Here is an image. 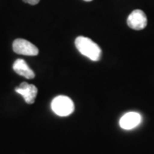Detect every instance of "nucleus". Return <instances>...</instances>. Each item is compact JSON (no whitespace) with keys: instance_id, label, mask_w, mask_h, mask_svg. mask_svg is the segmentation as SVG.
Returning <instances> with one entry per match:
<instances>
[{"instance_id":"1","label":"nucleus","mask_w":154,"mask_h":154,"mask_svg":"<svg viewBox=\"0 0 154 154\" xmlns=\"http://www.w3.org/2000/svg\"><path fill=\"white\" fill-rule=\"evenodd\" d=\"M75 46L77 50L83 56L93 61H99L102 55V51L98 45L91 38L84 36H79L75 39Z\"/></svg>"},{"instance_id":"2","label":"nucleus","mask_w":154,"mask_h":154,"mask_svg":"<svg viewBox=\"0 0 154 154\" xmlns=\"http://www.w3.org/2000/svg\"><path fill=\"white\" fill-rule=\"evenodd\" d=\"M51 109L57 116H67L73 113L75 110V105L70 98L60 95L52 100Z\"/></svg>"},{"instance_id":"3","label":"nucleus","mask_w":154,"mask_h":154,"mask_svg":"<svg viewBox=\"0 0 154 154\" xmlns=\"http://www.w3.org/2000/svg\"><path fill=\"white\" fill-rule=\"evenodd\" d=\"M12 47L13 51L17 54L25 56H37L38 54V48L31 42L23 38L15 39Z\"/></svg>"},{"instance_id":"4","label":"nucleus","mask_w":154,"mask_h":154,"mask_svg":"<svg viewBox=\"0 0 154 154\" xmlns=\"http://www.w3.org/2000/svg\"><path fill=\"white\" fill-rule=\"evenodd\" d=\"M128 26L134 30H142L147 25V18L141 10H134L127 20Z\"/></svg>"},{"instance_id":"5","label":"nucleus","mask_w":154,"mask_h":154,"mask_svg":"<svg viewBox=\"0 0 154 154\" xmlns=\"http://www.w3.org/2000/svg\"><path fill=\"white\" fill-rule=\"evenodd\" d=\"M15 90L17 94L22 95L27 104L32 105L34 103L38 94V88L34 85L28 84L27 82H22L20 84V86L16 88Z\"/></svg>"},{"instance_id":"6","label":"nucleus","mask_w":154,"mask_h":154,"mask_svg":"<svg viewBox=\"0 0 154 154\" xmlns=\"http://www.w3.org/2000/svg\"><path fill=\"white\" fill-rule=\"evenodd\" d=\"M141 122V116L137 112H128L120 119L119 124L123 129L129 130L137 127Z\"/></svg>"},{"instance_id":"7","label":"nucleus","mask_w":154,"mask_h":154,"mask_svg":"<svg viewBox=\"0 0 154 154\" xmlns=\"http://www.w3.org/2000/svg\"><path fill=\"white\" fill-rule=\"evenodd\" d=\"M13 69L17 74L27 79H33L35 77L34 72L28 67V63L21 58H18L15 61L13 64Z\"/></svg>"},{"instance_id":"8","label":"nucleus","mask_w":154,"mask_h":154,"mask_svg":"<svg viewBox=\"0 0 154 154\" xmlns=\"http://www.w3.org/2000/svg\"><path fill=\"white\" fill-rule=\"evenodd\" d=\"M23 1L25 3H27V4L31 5H37L39 2V0H23Z\"/></svg>"},{"instance_id":"9","label":"nucleus","mask_w":154,"mask_h":154,"mask_svg":"<svg viewBox=\"0 0 154 154\" xmlns=\"http://www.w3.org/2000/svg\"><path fill=\"white\" fill-rule=\"evenodd\" d=\"M84 1H86V2H91L92 0H84Z\"/></svg>"}]
</instances>
